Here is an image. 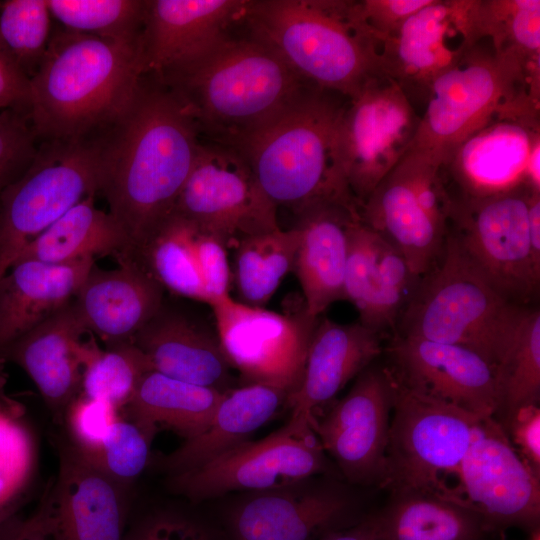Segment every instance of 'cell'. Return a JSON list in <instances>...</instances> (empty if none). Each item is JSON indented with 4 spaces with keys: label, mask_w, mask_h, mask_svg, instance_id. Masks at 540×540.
Segmentation results:
<instances>
[{
    "label": "cell",
    "mask_w": 540,
    "mask_h": 540,
    "mask_svg": "<svg viewBox=\"0 0 540 540\" xmlns=\"http://www.w3.org/2000/svg\"><path fill=\"white\" fill-rule=\"evenodd\" d=\"M202 139L174 92L143 73L131 101L101 137L102 187L132 254L173 211Z\"/></svg>",
    "instance_id": "6da1fadb"
},
{
    "label": "cell",
    "mask_w": 540,
    "mask_h": 540,
    "mask_svg": "<svg viewBox=\"0 0 540 540\" xmlns=\"http://www.w3.org/2000/svg\"><path fill=\"white\" fill-rule=\"evenodd\" d=\"M157 77L181 101L202 140L232 148L268 125L313 85L244 24L240 33L236 31L206 55Z\"/></svg>",
    "instance_id": "7a4b0ae2"
},
{
    "label": "cell",
    "mask_w": 540,
    "mask_h": 540,
    "mask_svg": "<svg viewBox=\"0 0 540 540\" xmlns=\"http://www.w3.org/2000/svg\"><path fill=\"white\" fill-rule=\"evenodd\" d=\"M141 48L53 26L29 81L39 142L97 140L131 101L143 75Z\"/></svg>",
    "instance_id": "3957f363"
},
{
    "label": "cell",
    "mask_w": 540,
    "mask_h": 540,
    "mask_svg": "<svg viewBox=\"0 0 540 540\" xmlns=\"http://www.w3.org/2000/svg\"><path fill=\"white\" fill-rule=\"evenodd\" d=\"M348 98L312 85L234 148L277 208L297 215L327 201L356 203L345 182L339 151V124Z\"/></svg>",
    "instance_id": "277c9868"
},
{
    "label": "cell",
    "mask_w": 540,
    "mask_h": 540,
    "mask_svg": "<svg viewBox=\"0 0 540 540\" xmlns=\"http://www.w3.org/2000/svg\"><path fill=\"white\" fill-rule=\"evenodd\" d=\"M244 27L304 80L354 96L383 74L381 43L355 0H247Z\"/></svg>",
    "instance_id": "5b68a950"
},
{
    "label": "cell",
    "mask_w": 540,
    "mask_h": 540,
    "mask_svg": "<svg viewBox=\"0 0 540 540\" xmlns=\"http://www.w3.org/2000/svg\"><path fill=\"white\" fill-rule=\"evenodd\" d=\"M529 308L493 287L448 233L439 261L421 278L393 335L468 348L497 374Z\"/></svg>",
    "instance_id": "8992f818"
},
{
    "label": "cell",
    "mask_w": 540,
    "mask_h": 540,
    "mask_svg": "<svg viewBox=\"0 0 540 540\" xmlns=\"http://www.w3.org/2000/svg\"><path fill=\"white\" fill-rule=\"evenodd\" d=\"M425 104L411 147L442 164L467 138L497 118H540V93L496 56L486 37L431 82Z\"/></svg>",
    "instance_id": "52a82bcc"
},
{
    "label": "cell",
    "mask_w": 540,
    "mask_h": 540,
    "mask_svg": "<svg viewBox=\"0 0 540 540\" xmlns=\"http://www.w3.org/2000/svg\"><path fill=\"white\" fill-rule=\"evenodd\" d=\"M482 419L412 390L397 379L379 485L392 495H457L444 478L457 475Z\"/></svg>",
    "instance_id": "ba28073f"
},
{
    "label": "cell",
    "mask_w": 540,
    "mask_h": 540,
    "mask_svg": "<svg viewBox=\"0 0 540 540\" xmlns=\"http://www.w3.org/2000/svg\"><path fill=\"white\" fill-rule=\"evenodd\" d=\"M98 140L39 142L24 174L0 196V278L24 247L102 187Z\"/></svg>",
    "instance_id": "9c48e42d"
},
{
    "label": "cell",
    "mask_w": 540,
    "mask_h": 540,
    "mask_svg": "<svg viewBox=\"0 0 540 540\" xmlns=\"http://www.w3.org/2000/svg\"><path fill=\"white\" fill-rule=\"evenodd\" d=\"M451 202L442 163L410 147L359 207V215L423 277L443 253Z\"/></svg>",
    "instance_id": "30bf717a"
},
{
    "label": "cell",
    "mask_w": 540,
    "mask_h": 540,
    "mask_svg": "<svg viewBox=\"0 0 540 540\" xmlns=\"http://www.w3.org/2000/svg\"><path fill=\"white\" fill-rule=\"evenodd\" d=\"M532 191L520 184L482 196L452 194L448 222V233L491 285L526 307L540 285V259L533 252L528 223Z\"/></svg>",
    "instance_id": "8fae6325"
},
{
    "label": "cell",
    "mask_w": 540,
    "mask_h": 540,
    "mask_svg": "<svg viewBox=\"0 0 540 540\" xmlns=\"http://www.w3.org/2000/svg\"><path fill=\"white\" fill-rule=\"evenodd\" d=\"M329 471L311 425L292 420L258 441L247 440L191 470L168 476V487L193 502L236 491L262 492Z\"/></svg>",
    "instance_id": "7c38bea8"
},
{
    "label": "cell",
    "mask_w": 540,
    "mask_h": 540,
    "mask_svg": "<svg viewBox=\"0 0 540 540\" xmlns=\"http://www.w3.org/2000/svg\"><path fill=\"white\" fill-rule=\"evenodd\" d=\"M419 122L407 95L385 74L348 98L339 124V151L346 185L358 207L410 149Z\"/></svg>",
    "instance_id": "4fadbf2b"
},
{
    "label": "cell",
    "mask_w": 540,
    "mask_h": 540,
    "mask_svg": "<svg viewBox=\"0 0 540 540\" xmlns=\"http://www.w3.org/2000/svg\"><path fill=\"white\" fill-rule=\"evenodd\" d=\"M277 211L237 150L205 140L173 208L228 250L245 237L280 228Z\"/></svg>",
    "instance_id": "5bb4252c"
},
{
    "label": "cell",
    "mask_w": 540,
    "mask_h": 540,
    "mask_svg": "<svg viewBox=\"0 0 540 540\" xmlns=\"http://www.w3.org/2000/svg\"><path fill=\"white\" fill-rule=\"evenodd\" d=\"M209 306L224 354L245 384L270 385L289 394L297 389L319 318L310 317L304 306L283 314L243 304L230 294Z\"/></svg>",
    "instance_id": "9a60e30c"
},
{
    "label": "cell",
    "mask_w": 540,
    "mask_h": 540,
    "mask_svg": "<svg viewBox=\"0 0 540 540\" xmlns=\"http://www.w3.org/2000/svg\"><path fill=\"white\" fill-rule=\"evenodd\" d=\"M458 494L487 532L540 522V475L521 458L494 417L482 419L457 472Z\"/></svg>",
    "instance_id": "2e32d148"
},
{
    "label": "cell",
    "mask_w": 540,
    "mask_h": 540,
    "mask_svg": "<svg viewBox=\"0 0 540 540\" xmlns=\"http://www.w3.org/2000/svg\"><path fill=\"white\" fill-rule=\"evenodd\" d=\"M397 379L375 361L349 392L311 426L323 450L355 484H379L388 444Z\"/></svg>",
    "instance_id": "e0dca14e"
},
{
    "label": "cell",
    "mask_w": 540,
    "mask_h": 540,
    "mask_svg": "<svg viewBox=\"0 0 540 540\" xmlns=\"http://www.w3.org/2000/svg\"><path fill=\"white\" fill-rule=\"evenodd\" d=\"M479 0H433L381 43L382 73L425 101L431 82L459 62L483 36Z\"/></svg>",
    "instance_id": "ac0fdd59"
},
{
    "label": "cell",
    "mask_w": 540,
    "mask_h": 540,
    "mask_svg": "<svg viewBox=\"0 0 540 540\" xmlns=\"http://www.w3.org/2000/svg\"><path fill=\"white\" fill-rule=\"evenodd\" d=\"M406 387L481 418L500 409L495 369L476 352L453 344L393 335L384 348Z\"/></svg>",
    "instance_id": "d6986e66"
},
{
    "label": "cell",
    "mask_w": 540,
    "mask_h": 540,
    "mask_svg": "<svg viewBox=\"0 0 540 540\" xmlns=\"http://www.w3.org/2000/svg\"><path fill=\"white\" fill-rule=\"evenodd\" d=\"M133 256L174 295L210 305L229 295L228 249L215 234L171 212Z\"/></svg>",
    "instance_id": "ffe728a7"
},
{
    "label": "cell",
    "mask_w": 540,
    "mask_h": 540,
    "mask_svg": "<svg viewBox=\"0 0 540 540\" xmlns=\"http://www.w3.org/2000/svg\"><path fill=\"white\" fill-rule=\"evenodd\" d=\"M57 477L48 484L51 540H124L125 484L73 443L63 444Z\"/></svg>",
    "instance_id": "44dd1931"
},
{
    "label": "cell",
    "mask_w": 540,
    "mask_h": 540,
    "mask_svg": "<svg viewBox=\"0 0 540 540\" xmlns=\"http://www.w3.org/2000/svg\"><path fill=\"white\" fill-rule=\"evenodd\" d=\"M247 0H148L141 53L144 73L161 76L209 53L234 34Z\"/></svg>",
    "instance_id": "7402d4cb"
},
{
    "label": "cell",
    "mask_w": 540,
    "mask_h": 540,
    "mask_svg": "<svg viewBox=\"0 0 540 540\" xmlns=\"http://www.w3.org/2000/svg\"><path fill=\"white\" fill-rule=\"evenodd\" d=\"M307 481L236 501L225 515L230 540H319L340 528L351 511L350 497Z\"/></svg>",
    "instance_id": "603a6c76"
},
{
    "label": "cell",
    "mask_w": 540,
    "mask_h": 540,
    "mask_svg": "<svg viewBox=\"0 0 540 540\" xmlns=\"http://www.w3.org/2000/svg\"><path fill=\"white\" fill-rule=\"evenodd\" d=\"M422 277L403 254L361 219L349 233L344 276V300L359 313V323L382 338L394 334L397 323Z\"/></svg>",
    "instance_id": "cb8c5ba5"
},
{
    "label": "cell",
    "mask_w": 540,
    "mask_h": 540,
    "mask_svg": "<svg viewBox=\"0 0 540 540\" xmlns=\"http://www.w3.org/2000/svg\"><path fill=\"white\" fill-rule=\"evenodd\" d=\"M117 264L105 270L95 263L73 299L86 332L105 346L132 341L164 303V288L134 256Z\"/></svg>",
    "instance_id": "d4e9b609"
},
{
    "label": "cell",
    "mask_w": 540,
    "mask_h": 540,
    "mask_svg": "<svg viewBox=\"0 0 540 540\" xmlns=\"http://www.w3.org/2000/svg\"><path fill=\"white\" fill-rule=\"evenodd\" d=\"M539 121L500 117L467 138L442 164L454 195L482 196L525 184Z\"/></svg>",
    "instance_id": "484cf974"
},
{
    "label": "cell",
    "mask_w": 540,
    "mask_h": 540,
    "mask_svg": "<svg viewBox=\"0 0 540 540\" xmlns=\"http://www.w3.org/2000/svg\"><path fill=\"white\" fill-rule=\"evenodd\" d=\"M132 342L148 357L153 370L187 383L226 392L232 388V367L215 324L165 301Z\"/></svg>",
    "instance_id": "4316f807"
},
{
    "label": "cell",
    "mask_w": 540,
    "mask_h": 540,
    "mask_svg": "<svg viewBox=\"0 0 540 540\" xmlns=\"http://www.w3.org/2000/svg\"><path fill=\"white\" fill-rule=\"evenodd\" d=\"M383 338L359 322L341 324L319 317L299 386L288 395L290 420L311 425L315 410L383 353Z\"/></svg>",
    "instance_id": "83f0119b"
},
{
    "label": "cell",
    "mask_w": 540,
    "mask_h": 540,
    "mask_svg": "<svg viewBox=\"0 0 540 540\" xmlns=\"http://www.w3.org/2000/svg\"><path fill=\"white\" fill-rule=\"evenodd\" d=\"M296 217L299 241L293 272L306 313L317 319L331 304L344 300L349 233L360 219L359 207L349 201H327Z\"/></svg>",
    "instance_id": "f1b7e54d"
},
{
    "label": "cell",
    "mask_w": 540,
    "mask_h": 540,
    "mask_svg": "<svg viewBox=\"0 0 540 540\" xmlns=\"http://www.w3.org/2000/svg\"><path fill=\"white\" fill-rule=\"evenodd\" d=\"M86 333L71 301L0 351L26 372L60 421L81 390L79 348Z\"/></svg>",
    "instance_id": "f546056e"
},
{
    "label": "cell",
    "mask_w": 540,
    "mask_h": 540,
    "mask_svg": "<svg viewBox=\"0 0 540 540\" xmlns=\"http://www.w3.org/2000/svg\"><path fill=\"white\" fill-rule=\"evenodd\" d=\"M94 264L16 261L0 278V351L73 301Z\"/></svg>",
    "instance_id": "4dcf8cb0"
},
{
    "label": "cell",
    "mask_w": 540,
    "mask_h": 540,
    "mask_svg": "<svg viewBox=\"0 0 540 540\" xmlns=\"http://www.w3.org/2000/svg\"><path fill=\"white\" fill-rule=\"evenodd\" d=\"M289 393L265 384H244L226 391L209 427L164 456L160 466L168 476L182 473L247 441L287 401Z\"/></svg>",
    "instance_id": "1f68e13d"
},
{
    "label": "cell",
    "mask_w": 540,
    "mask_h": 540,
    "mask_svg": "<svg viewBox=\"0 0 540 540\" xmlns=\"http://www.w3.org/2000/svg\"><path fill=\"white\" fill-rule=\"evenodd\" d=\"M128 255H132L128 236L109 212L96 207L91 195L29 242L16 261L68 264L106 256L117 261Z\"/></svg>",
    "instance_id": "d6a6232c"
},
{
    "label": "cell",
    "mask_w": 540,
    "mask_h": 540,
    "mask_svg": "<svg viewBox=\"0 0 540 540\" xmlns=\"http://www.w3.org/2000/svg\"><path fill=\"white\" fill-rule=\"evenodd\" d=\"M371 518L383 540H480L488 533L481 517L458 495L393 494Z\"/></svg>",
    "instance_id": "836d02e7"
},
{
    "label": "cell",
    "mask_w": 540,
    "mask_h": 540,
    "mask_svg": "<svg viewBox=\"0 0 540 540\" xmlns=\"http://www.w3.org/2000/svg\"><path fill=\"white\" fill-rule=\"evenodd\" d=\"M225 392L150 371L124 407L128 418L154 437L165 427L185 440L203 433Z\"/></svg>",
    "instance_id": "e575fe53"
},
{
    "label": "cell",
    "mask_w": 540,
    "mask_h": 540,
    "mask_svg": "<svg viewBox=\"0 0 540 540\" xmlns=\"http://www.w3.org/2000/svg\"><path fill=\"white\" fill-rule=\"evenodd\" d=\"M299 233L278 228L239 240L234 251L231 277L237 301L263 307L293 271Z\"/></svg>",
    "instance_id": "d590c367"
},
{
    "label": "cell",
    "mask_w": 540,
    "mask_h": 540,
    "mask_svg": "<svg viewBox=\"0 0 540 540\" xmlns=\"http://www.w3.org/2000/svg\"><path fill=\"white\" fill-rule=\"evenodd\" d=\"M478 15L497 57L540 88V1L479 0Z\"/></svg>",
    "instance_id": "8d00e7d4"
},
{
    "label": "cell",
    "mask_w": 540,
    "mask_h": 540,
    "mask_svg": "<svg viewBox=\"0 0 540 540\" xmlns=\"http://www.w3.org/2000/svg\"><path fill=\"white\" fill-rule=\"evenodd\" d=\"M82 366L80 395L103 401L117 410L133 397L140 381L153 370L148 357L132 342L101 348L90 334L79 348Z\"/></svg>",
    "instance_id": "74e56055"
},
{
    "label": "cell",
    "mask_w": 540,
    "mask_h": 540,
    "mask_svg": "<svg viewBox=\"0 0 540 540\" xmlns=\"http://www.w3.org/2000/svg\"><path fill=\"white\" fill-rule=\"evenodd\" d=\"M148 0H46L59 26L141 48Z\"/></svg>",
    "instance_id": "f35d334b"
},
{
    "label": "cell",
    "mask_w": 540,
    "mask_h": 540,
    "mask_svg": "<svg viewBox=\"0 0 540 540\" xmlns=\"http://www.w3.org/2000/svg\"><path fill=\"white\" fill-rule=\"evenodd\" d=\"M52 19L46 0L0 1V49L29 81L48 49Z\"/></svg>",
    "instance_id": "ab89813d"
},
{
    "label": "cell",
    "mask_w": 540,
    "mask_h": 540,
    "mask_svg": "<svg viewBox=\"0 0 540 540\" xmlns=\"http://www.w3.org/2000/svg\"><path fill=\"white\" fill-rule=\"evenodd\" d=\"M500 410L509 417L522 406L538 404L540 397V311L525 313L512 348L497 373Z\"/></svg>",
    "instance_id": "60d3db41"
},
{
    "label": "cell",
    "mask_w": 540,
    "mask_h": 540,
    "mask_svg": "<svg viewBox=\"0 0 540 540\" xmlns=\"http://www.w3.org/2000/svg\"><path fill=\"white\" fill-rule=\"evenodd\" d=\"M153 436L131 419L112 423L93 461L114 479L128 484L148 464Z\"/></svg>",
    "instance_id": "b9f144b4"
},
{
    "label": "cell",
    "mask_w": 540,
    "mask_h": 540,
    "mask_svg": "<svg viewBox=\"0 0 540 540\" xmlns=\"http://www.w3.org/2000/svg\"><path fill=\"white\" fill-rule=\"evenodd\" d=\"M38 145L28 108L0 111V196L28 169Z\"/></svg>",
    "instance_id": "7bdbcfd3"
},
{
    "label": "cell",
    "mask_w": 540,
    "mask_h": 540,
    "mask_svg": "<svg viewBox=\"0 0 540 540\" xmlns=\"http://www.w3.org/2000/svg\"><path fill=\"white\" fill-rule=\"evenodd\" d=\"M118 410L110 404L78 395L66 414L73 444L94 461Z\"/></svg>",
    "instance_id": "ee69618b"
},
{
    "label": "cell",
    "mask_w": 540,
    "mask_h": 540,
    "mask_svg": "<svg viewBox=\"0 0 540 540\" xmlns=\"http://www.w3.org/2000/svg\"><path fill=\"white\" fill-rule=\"evenodd\" d=\"M124 540H220L204 522L188 514L152 512L126 530Z\"/></svg>",
    "instance_id": "f6af8a7d"
},
{
    "label": "cell",
    "mask_w": 540,
    "mask_h": 540,
    "mask_svg": "<svg viewBox=\"0 0 540 540\" xmlns=\"http://www.w3.org/2000/svg\"><path fill=\"white\" fill-rule=\"evenodd\" d=\"M20 405L8 396L0 398V478L16 491L23 484L28 470V442L23 429L15 421Z\"/></svg>",
    "instance_id": "bcb514c9"
},
{
    "label": "cell",
    "mask_w": 540,
    "mask_h": 540,
    "mask_svg": "<svg viewBox=\"0 0 540 540\" xmlns=\"http://www.w3.org/2000/svg\"><path fill=\"white\" fill-rule=\"evenodd\" d=\"M433 0H359L361 17L380 43L393 37L418 11Z\"/></svg>",
    "instance_id": "7dc6e473"
},
{
    "label": "cell",
    "mask_w": 540,
    "mask_h": 540,
    "mask_svg": "<svg viewBox=\"0 0 540 540\" xmlns=\"http://www.w3.org/2000/svg\"><path fill=\"white\" fill-rule=\"evenodd\" d=\"M508 438L526 464L540 475V408L526 405L509 417Z\"/></svg>",
    "instance_id": "c3c4849f"
},
{
    "label": "cell",
    "mask_w": 540,
    "mask_h": 540,
    "mask_svg": "<svg viewBox=\"0 0 540 540\" xmlns=\"http://www.w3.org/2000/svg\"><path fill=\"white\" fill-rule=\"evenodd\" d=\"M0 540H51L48 488L29 517L20 519L13 515L0 525Z\"/></svg>",
    "instance_id": "681fc988"
},
{
    "label": "cell",
    "mask_w": 540,
    "mask_h": 540,
    "mask_svg": "<svg viewBox=\"0 0 540 540\" xmlns=\"http://www.w3.org/2000/svg\"><path fill=\"white\" fill-rule=\"evenodd\" d=\"M0 106L29 109V80L0 49Z\"/></svg>",
    "instance_id": "f907efd6"
},
{
    "label": "cell",
    "mask_w": 540,
    "mask_h": 540,
    "mask_svg": "<svg viewBox=\"0 0 540 540\" xmlns=\"http://www.w3.org/2000/svg\"><path fill=\"white\" fill-rule=\"evenodd\" d=\"M319 540H383L371 517L348 527L333 529Z\"/></svg>",
    "instance_id": "816d5d0a"
},
{
    "label": "cell",
    "mask_w": 540,
    "mask_h": 540,
    "mask_svg": "<svg viewBox=\"0 0 540 540\" xmlns=\"http://www.w3.org/2000/svg\"><path fill=\"white\" fill-rule=\"evenodd\" d=\"M17 491L4 479L0 478V525L13 516V505Z\"/></svg>",
    "instance_id": "f5cc1de1"
},
{
    "label": "cell",
    "mask_w": 540,
    "mask_h": 540,
    "mask_svg": "<svg viewBox=\"0 0 540 540\" xmlns=\"http://www.w3.org/2000/svg\"><path fill=\"white\" fill-rule=\"evenodd\" d=\"M5 360L0 357V382H6L7 374L5 372Z\"/></svg>",
    "instance_id": "db71d44e"
},
{
    "label": "cell",
    "mask_w": 540,
    "mask_h": 540,
    "mask_svg": "<svg viewBox=\"0 0 540 540\" xmlns=\"http://www.w3.org/2000/svg\"><path fill=\"white\" fill-rule=\"evenodd\" d=\"M529 540H540V530H539V528L530 531Z\"/></svg>",
    "instance_id": "11a10c76"
},
{
    "label": "cell",
    "mask_w": 540,
    "mask_h": 540,
    "mask_svg": "<svg viewBox=\"0 0 540 540\" xmlns=\"http://www.w3.org/2000/svg\"><path fill=\"white\" fill-rule=\"evenodd\" d=\"M2 109H5V108H3V107L0 106V111H1Z\"/></svg>",
    "instance_id": "9f6ffc18"
},
{
    "label": "cell",
    "mask_w": 540,
    "mask_h": 540,
    "mask_svg": "<svg viewBox=\"0 0 540 540\" xmlns=\"http://www.w3.org/2000/svg\"><path fill=\"white\" fill-rule=\"evenodd\" d=\"M480 540H483V539H480Z\"/></svg>",
    "instance_id": "6f0895ef"
}]
</instances>
